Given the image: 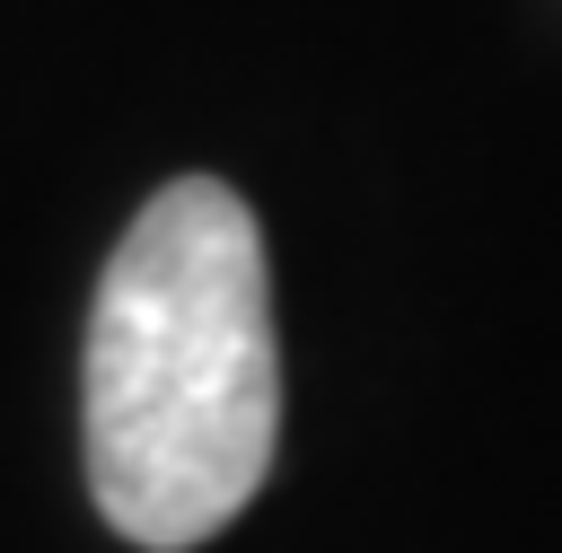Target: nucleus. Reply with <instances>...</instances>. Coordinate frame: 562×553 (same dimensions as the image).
<instances>
[{"label": "nucleus", "mask_w": 562, "mask_h": 553, "mask_svg": "<svg viewBox=\"0 0 562 553\" xmlns=\"http://www.w3.org/2000/svg\"><path fill=\"white\" fill-rule=\"evenodd\" d=\"M281 439L272 281L246 202L176 176L114 246L88 307V483L114 535L184 553L220 535Z\"/></svg>", "instance_id": "nucleus-1"}]
</instances>
